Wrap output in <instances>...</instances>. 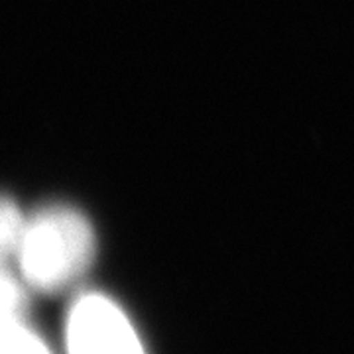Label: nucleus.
I'll return each mask as SVG.
<instances>
[{
  "label": "nucleus",
  "instance_id": "obj_4",
  "mask_svg": "<svg viewBox=\"0 0 354 354\" xmlns=\"http://www.w3.org/2000/svg\"><path fill=\"white\" fill-rule=\"evenodd\" d=\"M24 215L20 213V209L14 205L12 201L2 203V216H0V236H2V252L4 256H14L18 244H20V239L24 234L26 228Z\"/></svg>",
  "mask_w": 354,
  "mask_h": 354
},
{
  "label": "nucleus",
  "instance_id": "obj_3",
  "mask_svg": "<svg viewBox=\"0 0 354 354\" xmlns=\"http://www.w3.org/2000/svg\"><path fill=\"white\" fill-rule=\"evenodd\" d=\"M2 354L53 353L38 330L30 327L26 309H12L2 311Z\"/></svg>",
  "mask_w": 354,
  "mask_h": 354
},
{
  "label": "nucleus",
  "instance_id": "obj_2",
  "mask_svg": "<svg viewBox=\"0 0 354 354\" xmlns=\"http://www.w3.org/2000/svg\"><path fill=\"white\" fill-rule=\"evenodd\" d=\"M67 354H148L138 329L113 297L79 295L65 319Z\"/></svg>",
  "mask_w": 354,
  "mask_h": 354
},
{
  "label": "nucleus",
  "instance_id": "obj_1",
  "mask_svg": "<svg viewBox=\"0 0 354 354\" xmlns=\"http://www.w3.org/2000/svg\"><path fill=\"white\" fill-rule=\"evenodd\" d=\"M26 286L55 293L75 283L95 258V232L69 207H50L26 221L12 256Z\"/></svg>",
  "mask_w": 354,
  "mask_h": 354
}]
</instances>
